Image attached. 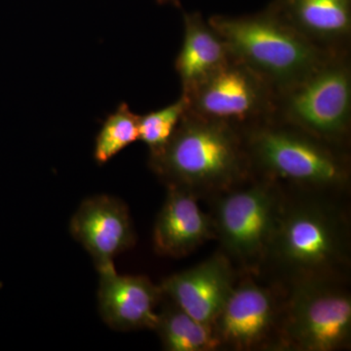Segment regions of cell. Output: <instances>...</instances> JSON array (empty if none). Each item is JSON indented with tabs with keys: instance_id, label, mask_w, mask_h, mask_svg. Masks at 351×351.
Returning <instances> with one entry per match:
<instances>
[{
	"instance_id": "30bf717a",
	"label": "cell",
	"mask_w": 351,
	"mask_h": 351,
	"mask_svg": "<svg viewBox=\"0 0 351 351\" xmlns=\"http://www.w3.org/2000/svg\"><path fill=\"white\" fill-rule=\"evenodd\" d=\"M69 230L93 258L98 271L114 267V258L135 245L128 208L113 196L97 195L83 201Z\"/></svg>"
},
{
	"instance_id": "ba28073f",
	"label": "cell",
	"mask_w": 351,
	"mask_h": 351,
	"mask_svg": "<svg viewBox=\"0 0 351 351\" xmlns=\"http://www.w3.org/2000/svg\"><path fill=\"white\" fill-rule=\"evenodd\" d=\"M240 276L213 322L221 350L279 351L284 288Z\"/></svg>"
},
{
	"instance_id": "d6986e66",
	"label": "cell",
	"mask_w": 351,
	"mask_h": 351,
	"mask_svg": "<svg viewBox=\"0 0 351 351\" xmlns=\"http://www.w3.org/2000/svg\"><path fill=\"white\" fill-rule=\"evenodd\" d=\"M159 5H172L175 7H181V0H156Z\"/></svg>"
},
{
	"instance_id": "52a82bcc",
	"label": "cell",
	"mask_w": 351,
	"mask_h": 351,
	"mask_svg": "<svg viewBox=\"0 0 351 351\" xmlns=\"http://www.w3.org/2000/svg\"><path fill=\"white\" fill-rule=\"evenodd\" d=\"M283 288L279 350L339 351L350 348L348 281L311 279Z\"/></svg>"
},
{
	"instance_id": "7a4b0ae2",
	"label": "cell",
	"mask_w": 351,
	"mask_h": 351,
	"mask_svg": "<svg viewBox=\"0 0 351 351\" xmlns=\"http://www.w3.org/2000/svg\"><path fill=\"white\" fill-rule=\"evenodd\" d=\"M149 165L167 186L213 197L252 176L243 134L186 110L167 145L149 154Z\"/></svg>"
},
{
	"instance_id": "3957f363",
	"label": "cell",
	"mask_w": 351,
	"mask_h": 351,
	"mask_svg": "<svg viewBox=\"0 0 351 351\" xmlns=\"http://www.w3.org/2000/svg\"><path fill=\"white\" fill-rule=\"evenodd\" d=\"M242 134L252 175L286 191L341 196L350 188V149L274 117Z\"/></svg>"
},
{
	"instance_id": "8992f818",
	"label": "cell",
	"mask_w": 351,
	"mask_h": 351,
	"mask_svg": "<svg viewBox=\"0 0 351 351\" xmlns=\"http://www.w3.org/2000/svg\"><path fill=\"white\" fill-rule=\"evenodd\" d=\"M272 117L329 144L348 149L350 52L331 55L301 80L277 92Z\"/></svg>"
},
{
	"instance_id": "9c48e42d",
	"label": "cell",
	"mask_w": 351,
	"mask_h": 351,
	"mask_svg": "<svg viewBox=\"0 0 351 351\" xmlns=\"http://www.w3.org/2000/svg\"><path fill=\"white\" fill-rule=\"evenodd\" d=\"M188 110L243 133L274 115V93L265 80L230 57L189 93Z\"/></svg>"
},
{
	"instance_id": "8fae6325",
	"label": "cell",
	"mask_w": 351,
	"mask_h": 351,
	"mask_svg": "<svg viewBox=\"0 0 351 351\" xmlns=\"http://www.w3.org/2000/svg\"><path fill=\"white\" fill-rule=\"evenodd\" d=\"M239 274L219 250L199 265L167 277L159 286L165 297L191 317L213 324Z\"/></svg>"
},
{
	"instance_id": "277c9868",
	"label": "cell",
	"mask_w": 351,
	"mask_h": 351,
	"mask_svg": "<svg viewBox=\"0 0 351 351\" xmlns=\"http://www.w3.org/2000/svg\"><path fill=\"white\" fill-rule=\"evenodd\" d=\"M208 22L230 57L260 76L274 93L299 82L334 55L302 38L269 7L252 15H214Z\"/></svg>"
},
{
	"instance_id": "ac0fdd59",
	"label": "cell",
	"mask_w": 351,
	"mask_h": 351,
	"mask_svg": "<svg viewBox=\"0 0 351 351\" xmlns=\"http://www.w3.org/2000/svg\"><path fill=\"white\" fill-rule=\"evenodd\" d=\"M188 107V99L182 94L167 107L140 117L138 140L147 145L149 154H157L167 145Z\"/></svg>"
},
{
	"instance_id": "7c38bea8",
	"label": "cell",
	"mask_w": 351,
	"mask_h": 351,
	"mask_svg": "<svg viewBox=\"0 0 351 351\" xmlns=\"http://www.w3.org/2000/svg\"><path fill=\"white\" fill-rule=\"evenodd\" d=\"M99 274V313L104 322L117 331L154 330L156 308L163 299L160 286L147 276H120L114 267Z\"/></svg>"
},
{
	"instance_id": "5b68a950",
	"label": "cell",
	"mask_w": 351,
	"mask_h": 351,
	"mask_svg": "<svg viewBox=\"0 0 351 351\" xmlns=\"http://www.w3.org/2000/svg\"><path fill=\"white\" fill-rule=\"evenodd\" d=\"M286 198L287 193L276 182L252 175L208 199L219 251L239 274H260Z\"/></svg>"
},
{
	"instance_id": "2e32d148",
	"label": "cell",
	"mask_w": 351,
	"mask_h": 351,
	"mask_svg": "<svg viewBox=\"0 0 351 351\" xmlns=\"http://www.w3.org/2000/svg\"><path fill=\"white\" fill-rule=\"evenodd\" d=\"M162 307L158 313L154 331L167 351H215L221 345L213 324L200 322L163 295Z\"/></svg>"
},
{
	"instance_id": "e0dca14e",
	"label": "cell",
	"mask_w": 351,
	"mask_h": 351,
	"mask_svg": "<svg viewBox=\"0 0 351 351\" xmlns=\"http://www.w3.org/2000/svg\"><path fill=\"white\" fill-rule=\"evenodd\" d=\"M138 119L128 104L121 103L106 119L95 141L94 158L103 165L138 140Z\"/></svg>"
},
{
	"instance_id": "9a60e30c",
	"label": "cell",
	"mask_w": 351,
	"mask_h": 351,
	"mask_svg": "<svg viewBox=\"0 0 351 351\" xmlns=\"http://www.w3.org/2000/svg\"><path fill=\"white\" fill-rule=\"evenodd\" d=\"M230 60L223 39L200 13L184 14V38L175 60L182 93H189Z\"/></svg>"
},
{
	"instance_id": "6da1fadb",
	"label": "cell",
	"mask_w": 351,
	"mask_h": 351,
	"mask_svg": "<svg viewBox=\"0 0 351 351\" xmlns=\"http://www.w3.org/2000/svg\"><path fill=\"white\" fill-rule=\"evenodd\" d=\"M286 193L285 206L258 276L267 274L270 282L281 287L311 279L348 281L350 221L339 196Z\"/></svg>"
},
{
	"instance_id": "4fadbf2b",
	"label": "cell",
	"mask_w": 351,
	"mask_h": 351,
	"mask_svg": "<svg viewBox=\"0 0 351 351\" xmlns=\"http://www.w3.org/2000/svg\"><path fill=\"white\" fill-rule=\"evenodd\" d=\"M186 189L167 186V196L154 228V249L159 255L182 258L208 241L217 239L211 215Z\"/></svg>"
},
{
	"instance_id": "5bb4252c",
	"label": "cell",
	"mask_w": 351,
	"mask_h": 351,
	"mask_svg": "<svg viewBox=\"0 0 351 351\" xmlns=\"http://www.w3.org/2000/svg\"><path fill=\"white\" fill-rule=\"evenodd\" d=\"M269 7L319 49L350 52L351 0H274Z\"/></svg>"
}]
</instances>
